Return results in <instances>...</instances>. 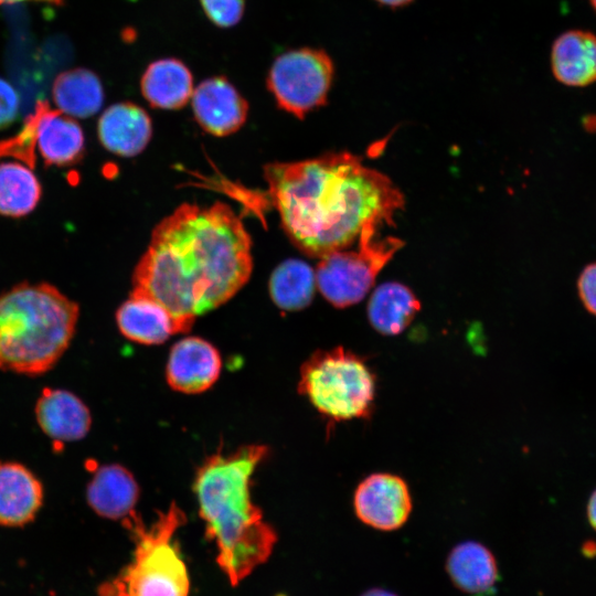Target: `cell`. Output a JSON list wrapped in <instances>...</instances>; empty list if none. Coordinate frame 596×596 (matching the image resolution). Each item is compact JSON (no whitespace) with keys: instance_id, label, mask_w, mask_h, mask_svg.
Segmentation results:
<instances>
[{"instance_id":"6da1fadb","label":"cell","mask_w":596,"mask_h":596,"mask_svg":"<svg viewBox=\"0 0 596 596\" xmlns=\"http://www.w3.org/2000/svg\"><path fill=\"white\" fill-rule=\"evenodd\" d=\"M252 241L225 203H183L157 224L132 274L130 295L161 305L173 334L230 300L249 279Z\"/></svg>"},{"instance_id":"7a4b0ae2","label":"cell","mask_w":596,"mask_h":596,"mask_svg":"<svg viewBox=\"0 0 596 596\" xmlns=\"http://www.w3.org/2000/svg\"><path fill=\"white\" fill-rule=\"evenodd\" d=\"M265 180L284 231L311 257L344 249L369 223L392 224L404 206L390 178L350 152L270 163Z\"/></svg>"},{"instance_id":"3957f363","label":"cell","mask_w":596,"mask_h":596,"mask_svg":"<svg viewBox=\"0 0 596 596\" xmlns=\"http://www.w3.org/2000/svg\"><path fill=\"white\" fill-rule=\"evenodd\" d=\"M264 445L207 457L198 469L194 492L206 535L217 547L216 562L235 586L270 556L277 542L251 498V478L266 457Z\"/></svg>"},{"instance_id":"277c9868","label":"cell","mask_w":596,"mask_h":596,"mask_svg":"<svg viewBox=\"0 0 596 596\" xmlns=\"http://www.w3.org/2000/svg\"><path fill=\"white\" fill-rule=\"evenodd\" d=\"M78 305L50 284L17 285L0 294V370L35 376L71 344Z\"/></svg>"},{"instance_id":"5b68a950","label":"cell","mask_w":596,"mask_h":596,"mask_svg":"<svg viewBox=\"0 0 596 596\" xmlns=\"http://www.w3.org/2000/svg\"><path fill=\"white\" fill-rule=\"evenodd\" d=\"M184 522V513L175 503L159 511L149 526L135 511L124 518L135 542L132 561L104 586L102 596H188V570L173 543L174 533Z\"/></svg>"},{"instance_id":"8992f818","label":"cell","mask_w":596,"mask_h":596,"mask_svg":"<svg viewBox=\"0 0 596 596\" xmlns=\"http://www.w3.org/2000/svg\"><path fill=\"white\" fill-rule=\"evenodd\" d=\"M298 389L332 421L368 418L373 411L374 375L361 356L342 347L313 353L300 369Z\"/></svg>"},{"instance_id":"52a82bcc","label":"cell","mask_w":596,"mask_h":596,"mask_svg":"<svg viewBox=\"0 0 596 596\" xmlns=\"http://www.w3.org/2000/svg\"><path fill=\"white\" fill-rule=\"evenodd\" d=\"M375 223L366 224L353 251H336L320 258L316 284L321 295L334 307L344 308L361 301L373 286L377 274L404 243L396 237H377Z\"/></svg>"},{"instance_id":"ba28073f","label":"cell","mask_w":596,"mask_h":596,"mask_svg":"<svg viewBox=\"0 0 596 596\" xmlns=\"http://www.w3.org/2000/svg\"><path fill=\"white\" fill-rule=\"evenodd\" d=\"M333 77L330 55L305 46L278 55L268 70L266 85L279 108L302 119L327 103Z\"/></svg>"},{"instance_id":"9c48e42d","label":"cell","mask_w":596,"mask_h":596,"mask_svg":"<svg viewBox=\"0 0 596 596\" xmlns=\"http://www.w3.org/2000/svg\"><path fill=\"white\" fill-rule=\"evenodd\" d=\"M32 151L40 155L46 164L70 166L82 158L84 134L76 119L39 102L23 128Z\"/></svg>"},{"instance_id":"30bf717a","label":"cell","mask_w":596,"mask_h":596,"mask_svg":"<svg viewBox=\"0 0 596 596\" xmlns=\"http://www.w3.org/2000/svg\"><path fill=\"white\" fill-rule=\"evenodd\" d=\"M356 517L382 531L400 529L412 511L407 483L398 476L376 472L364 478L354 491Z\"/></svg>"},{"instance_id":"8fae6325","label":"cell","mask_w":596,"mask_h":596,"mask_svg":"<svg viewBox=\"0 0 596 596\" xmlns=\"http://www.w3.org/2000/svg\"><path fill=\"white\" fill-rule=\"evenodd\" d=\"M192 110L200 127L210 135L225 137L246 121L248 103L225 76L202 81L193 91Z\"/></svg>"},{"instance_id":"7c38bea8","label":"cell","mask_w":596,"mask_h":596,"mask_svg":"<svg viewBox=\"0 0 596 596\" xmlns=\"http://www.w3.org/2000/svg\"><path fill=\"white\" fill-rule=\"evenodd\" d=\"M221 369L222 360L213 344L199 337H187L170 350L167 382L178 392L196 394L216 382Z\"/></svg>"},{"instance_id":"4fadbf2b","label":"cell","mask_w":596,"mask_h":596,"mask_svg":"<svg viewBox=\"0 0 596 596\" xmlns=\"http://www.w3.org/2000/svg\"><path fill=\"white\" fill-rule=\"evenodd\" d=\"M99 141L108 151L121 157H135L149 143L152 121L148 113L129 102L117 103L104 110L98 119Z\"/></svg>"},{"instance_id":"5bb4252c","label":"cell","mask_w":596,"mask_h":596,"mask_svg":"<svg viewBox=\"0 0 596 596\" xmlns=\"http://www.w3.org/2000/svg\"><path fill=\"white\" fill-rule=\"evenodd\" d=\"M35 418L42 432L55 441H75L89 432L92 416L74 393L44 389L35 404Z\"/></svg>"},{"instance_id":"9a60e30c","label":"cell","mask_w":596,"mask_h":596,"mask_svg":"<svg viewBox=\"0 0 596 596\" xmlns=\"http://www.w3.org/2000/svg\"><path fill=\"white\" fill-rule=\"evenodd\" d=\"M43 503V486L25 466L0 461V524L21 526L31 522Z\"/></svg>"},{"instance_id":"2e32d148","label":"cell","mask_w":596,"mask_h":596,"mask_svg":"<svg viewBox=\"0 0 596 596\" xmlns=\"http://www.w3.org/2000/svg\"><path fill=\"white\" fill-rule=\"evenodd\" d=\"M554 77L571 87L596 82V35L584 30H568L557 36L551 50Z\"/></svg>"},{"instance_id":"e0dca14e","label":"cell","mask_w":596,"mask_h":596,"mask_svg":"<svg viewBox=\"0 0 596 596\" xmlns=\"http://www.w3.org/2000/svg\"><path fill=\"white\" fill-rule=\"evenodd\" d=\"M140 91L153 108L177 110L184 107L193 94V76L179 58H159L145 68Z\"/></svg>"},{"instance_id":"ac0fdd59","label":"cell","mask_w":596,"mask_h":596,"mask_svg":"<svg viewBox=\"0 0 596 596\" xmlns=\"http://www.w3.org/2000/svg\"><path fill=\"white\" fill-rule=\"evenodd\" d=\"M138 497L139 487L134 476L117 464L99 467L86 490L89 507L98 515L111 520L129 515Z\"/></svg>"},{"instance_id":"d6986e66","label":"cell","mask_w":596,"mask_h":596,"mask_svg":"<svg viewBox=\"0 0 596 596\" xmlns=\"http://www.w3.org/2000/svg\"><path fill=\"white\" fill-rule=\"evenodd\" d=\"M446 570L454 585L471 595L486 594L498 579L493 554L475 541L456 545L447 557Z\"/></svg>"},{"instance_id":"ffe728a7","label":"cell","mask_w":596,"mask_h":596,"mask_svg":"<svg viewBox=\"0 0 596 596\" xmlns=\"http://www.w3.org/2000/svg\"><path fill=\"white\" fill-rule=\"evenodd\" d=\"M116 322L124 337L140 344H160L173 334L167 310L146 297L130 295L117 309Z\"/></svg>"},{"instance_id":"44dd1931","label":"cell","mask_w":596,"mask_h":596,"mask_svg":"<svg viewBox=\"0 0 596 596\" xmlns=\"http://www.w3.org/2000/svg\"><path fill=\"white\" fill-rule=\"evenodd\" d=\"M421 302L413 291L401 283H384L372 294L368 304L371 326L381 334L396 336L415 318Z\"/></svg>"},{"instance_id":"7402d4cb","label":"cell","mask_w":596,"mask_h":596,"mask_svg":"<svg viewBox=\"0 0 596 596\" xmlns=\"http://www.w3.org/2000/svg\"><path fill=\"white\" fill-rule=\"evenodd\" d=\"M55 108L76 119L95 115L104 103L99 77L86 68H74L60 74L52 88Z\"/></svg>"},{"instance_id":"603a6c76","label":"cell","mask_w":596,"mask_h":596,"mask_svg":"<svg viewBox=\"0 0 596 596\" xmlns=\"http://www.w3.org/2000/svg\"><path fill=\"white\" fill-rule=\"evenodd\" d=\"M42 189L32 167L20 160L0 162V214L21 217L38 205Z\"/></svg>"},{"instance_id":"cb8c5ba5","label":"cell","mask_w":596,"mask_h":596,"mask_svg":"<svg viewBox=\"0 0 596 596\" xmlns=\"http://www.w3.org/2000/svg\"><path fill=\"white\" fill-rule=\"evenodd\" d=\"M316 274L304 260L287 259L279 264L269 279V294L276 306L295 311L306 308L312 300Z\"/></svg>"},{"instance_id":"d4e9b609","label":"cell","mask_w":596,"mask_h":596,"mask_svg":"<svg viewBox=\"0 0 596 596\" xmlns=\"http://www.w3.org/2000/svg\"><path fill=\"white\" fill-rule=\"evenodd\" d=\"M206 18L219 28H232L243 18L245 0H199Z\"/></svg>"},{"instance_id":"484cf974","label":"cell","mask_w":596,"mask_h":596,"mask_svg":"<svg viewBox=\"0 0 596 596\" xmlns=\"http://www.w3.org/2000/svg\"><path fill=\"white\" fill-rule=\"evenodd\" d=\"M20 108V97L15 88L0 77V129L13 123Z\"/></svg>"},{"instance_id":"4316f807","label":"cell","mask_w":596,"mask_h":596,"mask_svg":"<svg viewBox=\"0 0 596 596\" xmlns=\"http://www.w3.org/2000/svg\"><path fill=\"white\" fill-rule=\"evenodd\" d=\"M577 290L585 309L596 316V263L584 267L577 279Z\"/></svg>"},{"instance_id":"83f0119b","label":"cell","mask_w":596,"mask_h":596,"mask_svg":"<svg viewBox=\"0 0 596 596\" xmlns=\"http://www.w3.org/2000/svg\"><path fill=\"white\" fill-rule=\"evenodd\" d=\"M587 518L589 524L596 531V490H594L587 503Z\"/></svg>"},{"instance_id":"f1b7e54d","label":"cell","mask_w":596,"mask_h":596,"mask_svg":"<svg viewBox=\"0 0 596 596\" xmlns=\"http://www.w3.org/2000/svg\"><path fill=\"white\" fill-rule=\"evenodd\" d=\"M381 6L389 7V8H401L405 7L408 3H411L413 0H374Z\"/></svg>"},{"instance_id":"f546056e","label":"cell","mask_w":596,"mask_h":596,"mask_svg":"<svg viewBox=\"0 0 596 596\" xmlns=\"http://www.w3.org/2000/svg\"><path fill=\"white\" fill-rule=\"evenodd\" d=\"M361 596H397V595H395V594H393L391 592L384 590V589L373 588V589H370V590L365 592Z\"/></svg>"},{"instance_id":"4dcf8cb0","label":"cell","mask_w":596,"mask_h":596,"mask_svg":"<svg viewBox=\"0 0 596 596\" xmlns=\"http://www.w3.org/2000/svg\"><path fill=\"white\" fill-rule=\"evenodd\" d=\"M21 1H40V2H49L52 4H61L63 0H0V4L14 3V2H21Z\"/></svg>"},{"instance_id":"1f68e13d","label":"cell","mask_w":596,"mask_h":596,"mask_svg":"<svg viewBox=\"0 0 596 596\" xmlns=\"http://www.w3.org/2000/svg\"><path fill=\"white\" fill-rule=\"evenodd\" d=\"M590 3L593 6L594 10L596 11V0H590Z\"/></svg>"}]
</instances>
